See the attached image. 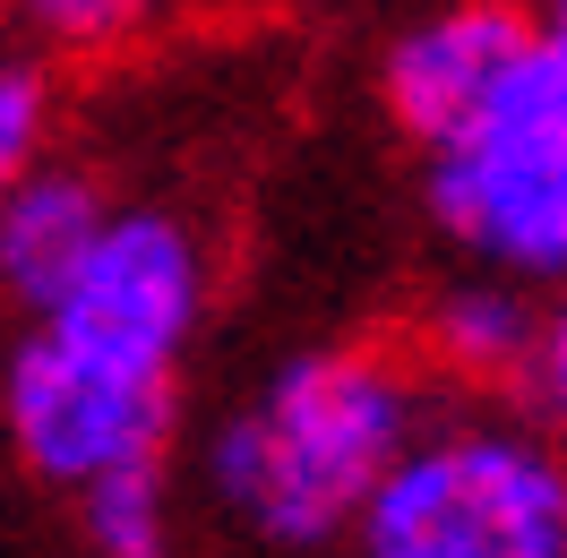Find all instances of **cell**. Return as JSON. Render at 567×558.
Listing matches in <instances>:
<instances>
[{
    "mask_svg": "<svg viewBox=\"0 0 567 558\" xmlns=\"http://www.w3.org/2000/svg\"><path fill=\"white\" fill-rule=\"evenodd\" d=\"M353 533L361 558H567V464L525 430H439Z\"/></svg>",
    "mask_w": 567,
    "mask_h": 558,
    "instance_id": "cell-3",
    "label": "cell"
},
{
    "mask_svg": "<svg viewBox=\"0 0 567 558\" xmlns=\"http://www.w3.org/2000/svg\"><path fill=\"white\" fill-rule=\"evenodd\" d=\"M430 344H439V361L464 370V379H507V370L533 379L542 318L516 301V283H456V292H439V310H430Z\"/></svg>",
    "mask_w": 567,
    "mask_h": 558,
    "instance_id": "cell-8",
    "label": "cell"
},
{
    "mask_svg": "<svg viewBox=\"0 0 567 558\" xmlns=\"http://www.w3.org/2000/svg\"><path fill=\"white\" fill-rule=\"evenodd\" d=\"M0 413H9V438L35 464L43 482L86 489L112 482V473H146L164 438H173V379H130V370H104L86 352L52 344V335H27L9 379H0Z\"/></svg>",
    "mask_w": 567,
    "mask_h": 558,
    "instance_id": "cell-4",
    "label": "cell"
},
{
    "mask_svg": "<svg viewBox=\"0 0 567 558\" xmlns=\"http://www.w3.org/2000/svg\"><path fill=\"white\" fill-rule=\"evenodd\" d=\"M533 386H542V404L550 421H567V301L542 318V352H533Z\"/></svg>",
    "mask_w": 567,
    "mask_h": 558,
    "instance_id": "cell-11",
    "label": "cell"
},
{
    "mask_svg": "<svg viewBox=\"0 0 567 558\" xmlns=\"http://www.w3.org/2000/svg\"><path fill=\"white\" fill-rule=\"evenodd\" d=\"M525 18H507V9H447V18H430L413 35H395L388 52V112L413 130L422 146L456 138L473 112L491 104V86L507 78V61L525 52Z\"/></svg>",
    "mask_w": 567,
    "mask_h": 558,
    "instance_id": "cell-6",
    "label": "cell"
},
{
    "mask_svg": "<svg viewBox=\"0 0 567 558\" xmlns=\"http://www.w3.org/2000/svg\"><path fill=\"white\" fill-rule=\"evenodd\" d=\"M86 541L95 558H173V524H164V473H112L86 489Z\"/></svg>",
    "mask_w": 567,
    "mask_h": 558,
    "instance_id": "cell-9",
    "label": "cell"
},
{
    "mask_svg": "<svg viewBox=\"0 0 567 558\" xmlns=\"http://www.w3.org/2000/svg\"><path fill=\"white\" fill-rule=\"evenodd\" d=\"M43 27H61V35H112L121 9H43Z\"/></svg>",
    "mask_w": 567,
    "mask_h": 558,
    "instance_id": "cell-12",
    "label": "cell"
},
{
    "mask_svg": "<svg viewBox=\"0 0 567 558\" xmlns=\"http://www.w3.org/2000/svg\"><path fill=\"white\" fill-rule=\"evenodd\" d=\"M430 215L498 276H567V18L533 27L491 104L430 146Z\"/></svg>",
    "mask_w": 567,
    "mask_h": 558,
    "instance_id": "cell-2",
    "label": "cell"
},
{
    "mask_svg": "<svg viewBox=\"0 0 567 558\" xmlns=\"http://www.w3.org/2000/svg\"><path fill=\"white\" fill-rule=\"evenodd\" d=\"M43 146V78L27 61H0V198L35 173Z\"/></svg>",
    "mask_w": 567,
    "mask_h": 558,
    "instance_id": "cell-10",
    "label": "cell"
},
{
    "mask_svg": "<svg viewBox=\"0 0 567 558\" xmlns=\"http://www.w3.org/2000/svg\"><path fill=\"white\" fill-rule=\"evenodd\" d=\"M198 301H207V258L189 241V224L130 207L112 215V232L95 241L86 276L61 292V310L43 318V335L130 379H173Z\"/></svg>",
    "mask_w": 567,
    "mask_h": 558,
    "instance_id": "cell-5",
    "label": "cell"
},
{
    "mask_svg": "<svg viewBox=\"0 0 567 558\" xmlns=\"http://www.w3.org/2000/svg\"><path fill=\"white\" fill-rule=\"evenodd\" d=\"M413 438V379L379 352H301L276 386L224 421L207 447V482L276 541H327L361 524Z\"/></svg>",
    "mask_w": 567,
    "mask_h": 558,
    "instance_id": "cell-1",
    "label": "cell"
},
{
    "mask_svg": "<svg viewBox=\"0 0 567 558\" xmlns=\"http://www.w3.org/2000/svg\"><path fill=\"white\" fill-rule=\"evenodd\" d=\"M112 232V207L86 173H27L0 198V292L27 310H61V292L86 276L95 241Z\"/></svg>",
    "mask_w": 567,
    "mask_h": 558,
    "instance_id": "cell-7",
    "label": "cell"
}]
</instances>
